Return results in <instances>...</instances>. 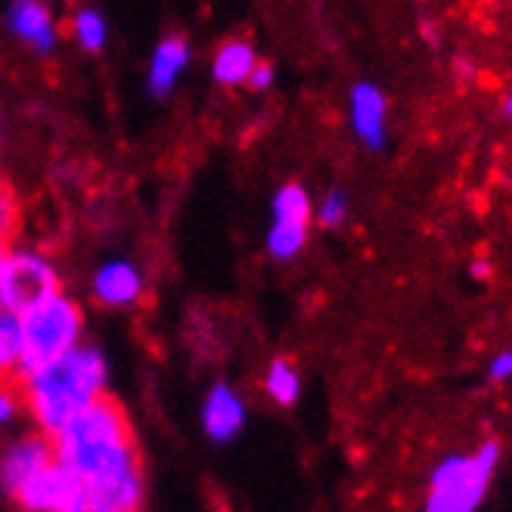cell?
Here are the masks:
<instances>
[{
    "label": "cell",
    "mask_w": 512,
    "mask_h": 512,
    "mask_svg": "<svg viewBox=\"0 0 512 512\" xmlns=\"http://www.w3.org/2000/svg\"><path fill=\"white\" fill-rule=\"evenodd\" d=\"M56 460L87 491V512H134L143 503V463L122 404L109 395L53 432Z\"/></svg>",
    "instance_id": "obj_1"
},
{
    "label": "cell",
    "mask_w": 512,
    "mask_h": 512,
    "mask_svg": "<svg viewBox=\"0 0 512 512\" xmlns=\"http://www.w3.org/2000/svg\"><path fill=\"white\" fill-rule=\"evenodd\" d=\"M106 357L94 345H75L16 379L22 407L47 435L59 432L75 413L106 395Z\"/></svg>",
    "instance_id": "obj_2"
},
{
    "label": "cell",
    "mask_w": 512,
    "mask_h": 512,
    "mask_svg": "<svg viewBox=\"0 0 512 512\" xmlns=\"http://www.w3.org/2000/svg\"><path fill=\"white\" fill-rule=\"evenodd\" d=\"M19 326H22L19 376H25L28 370H35V367L47 364V360L81 345L84 314L78 308V301L59 289V292L35 301L32 308L19 311Z\"/></svg>",
    "instance_id": "obj_3"
},
{
    "label": "cell",
    "mask_w": 512,
    "mask_h": 512,
    "mask_svg": "<svg viewBox=\"0 0 512 512\" xmlns=\"http://www.w3.org/2000/svg\"><path fill=\"white\" fill-rule=\"evenodd\" d=\"M500 463V444H481L472 457H447L432 472L429 512H472L485 500L488 481Z\"/></svg>",
    "instance_id": "obj_4"
},
{
    "label": "cell",
    "mask_w": 512,
    "mask_h": 512,
    "mask_svg": "<svg viewBox=\"0 0 512 512\" xmlns=\"http://www.w3.org/2000/svg\"><path fill=\"white\" fill-rule=\"evenodd\" d=\"M53 292H59V270L50 255L38 249H13L0 277V305L19 314Z\"/></svg>",
    "instance_id": "obj_5"
},
{
    "label": "cell",
    "mask_w": 512,
    "mask_h": 512,
    "mask_svg": "<svg viewBox=\"0 0 512 512\" xmlns=\"http://www.w3.org/2000/svg\"><path fill=\"white\" fill-rule=\"evenodd\" d=\"M13 500L28 512H87V491L81 478L56 457L28 478Z\"/></svg>",
    "instance_id": "obj_6"
},
{
    "label": "cell",
    "mask_w": 512,
    "mask_h": 512,
    "mask_svg": "<svg viewBox=\"0 0 512 512\" xmlns=\"http://www.w3.org/2000/svg\"><path fill=\"white\" fill-rule=\"evenodd\" d=\"M90 292L103 308H131L146 292L143 270L128 258H112L100 264L90 277Z\"/></svg>",
    "instance_id": "obj_7"
},
{
    "label": "cell",
    "mask_w": 512,
    "mask_h": 512,
    "mask_svg": "<svg viewBox=\"0 0 512 512\" xmlns=\"http://www.w3.org/2000/svg\"><path fill=\"white\" fill-rule=\"evenodd\" d=\"M56 457L53 450V438L47 432H35V435H25L19 441H13L4 457H0V491L7 497H13L28 478H32L41 466H47Z\"/></svg>",
    "instance_id": "obj_8"
},
{
    "label": "cell",
    "mask_w": 512,
    "mask_h": 512,
    "mask_svg": "<svg viewBox=\"0 0 512 512\" xmlns=\"http://www.w3.org/2000/svg\"><path fill=\"white\" fill-rule=\"evenodd\" d=\"M246 419H249V407L233 385L218 382L208 388V395L202 401V429L215 444L236 441L239 432L246 429Z\"/></svg>",
    "instance_id": "obj_9"
},
{
    "label": "cell",
    "mask_w": 512,
    "mask_h": 512,
    "mask_svg": "<svg viewBox=\"0 0 512 512\" xmlns=\"http://www.w3.org/2000/svg\"><path fill=\"white\" fill-rule=\"evenodd\" d=\"M7 28L10 35L28 44L35 53L47 56L59 44V25L47 0H10L7 7Z\"/></svg>",
    "instance_id": "obj_10"
},
{
    "label": "cell",
    "mask_w": 512,
    "mask_h": 512,
    "mask_svg": "<svg viewBox=\"0 0 512 512\" xmlns=\"http://www.w3.org/2000/svg\"><path fill=\"white\" fill-rule=\"evenodd\" d=\"M385 118H388V103L382 90L370 81L354 84L351 87V128L367 149L385 146V137H388Z\"/></svg>",
    "instance_id": "obj_11"
},
{
    "label": "cell",
    "mask_w": 512,
    "mask_h": 512,
    "mask_svg": "<svg viewBox=\"0 0 512 512\" xmlns=\"http://www.w3.org/2000/svg\"><path fill=\"white\" fill-rule=\"evenodd\" d=\"M190 41L180 35H168L165 41H159V47L149 56V69H146V90L153 97H168L177 87L180 75L190 66Z\"/></svg>",
    "instance_id": "obj_12"
},
{
    "label": "cell",
    "mask_w": 512,
    "mask_h": 512,
    "mask_svg": "<svg viewBox=\"0 0 512 512\" xmlns=\"http://www.w3.org/2000/svg\"><path fill=\"white\" fill-rule=\"evenodd\" d=\"M258 63V50L252 41L246 38H230L224 41L218 50H215V59H212V78L224 87H239L246 84V78L252 75Z\"/></svg>",
    "instance_id": "obj_13"
},
{
    "label": "cell",
    "mask_w": 512,
    "mask_h": 512,
    "mask_svg": "<svg viewBox=\"0 0 512 512\" xmlns=\"http://www.w3.org/2000/svg\"><path fill=\"white\" fill-rule=\"evenodd\" d=\"M22 367V326L19 314L0 305V382H16Z\"/></svg>",
    "instance_id": "obj_14"
},
{
    "label": "cell",
    "mask_w": 512,
    "mask_h": 512,
    "mask_svg": "<svg viewBox=\"0 0 512 512\" xmlns=\"http://www.w3.org/2000/svg\"><path fill=\"white\" fill-rule=\"evenodd\" d=\"M264 391L280 407H292L301 398V373L289 357L270 360V367L264 373Z\"/></svg>",
    "instance_id": "obj_15"
},
{
    "label": "cell",
    "mask_w": 512,
    "mask_h": 512,
    "mask_svg": "<svg viewBox=\"0 0 512 512\" xmlns=\"http://www.w3.org/2000/svg\"><path fill=\"white\" fill-rule=\"evenodd\" d=\"M270 215L274 221H289V224H311L314 218V205H311V193L301 184H286L274 193V202H270Z\"/></svg>",
    "instance_id": "obj_16"
},
{
    "label": "cell",
    "mask_w": 512,
    "mask_h": 512,
    "mask_svg": "<svg viewBox=\"0 0 512 512\" xmlns=\"http://www.w3.org/2000/svg\"><path fill=\"white\" fill-rule=\"evenodd\" d=\"M72 38L81 50L100 53L109 41V25L97 7H78L72 13Z\"/></svg>",
    "instance_id": "obj_17"
},
{
    "label": "cell",
    "mask_w": 512,
    "mask_h": 512,
    "mask_svg": "<svg viewBox=\"0 0 512 512\" xmlns=\"http://www.w3.org/2000/svg\"><path fill=\"white\" fill-rule=\"evenodd\" d=\"M308 243V224L274 221L267 230V255L274 261H292Z\"/></svg>",
    "instance_id": "obj_18"
},
{
    "label": "cell",
    "mask_w": 512,
    "mask_h": 512,
    "mask_svg": "<svg viewBox=\"0 0 512 512\" xmlns=\"http://www.w3.org/2000/svg\"><path fill=\"white\" fill-rule=\"evenodd\" d=\"M19 221H22V205L16 193L7 184H0V236L13 239L19 230Z\"/></svg>",
    "instance_id": "obj_19"
},
{
    "label": "cell",
    "mask_w": 512,
    "mask_h": 512,
    "mask_svg": "<svg viewBox=\"0 0 512 512\" xmlns=\"http://www.w3.org/2000/svg\"><path fill=\"white\" fill-rule=\"evenodd\" d=\"M317 218L323 227H342L348 218V196L342 190H329L326 199L317 208Z\"/></svg>",
    "instance_id": "obj_20"
},
{
    "label": "cell",
    "mask_w": 512,
    "mask_h": 512,
    "mask_svg": "<svg viewBox=\"0 0 512 512\" xmlns=\"http://www.w3.org/2000/svg\"><path fill=\"white\" fill-rule=\"evenodd\" d=\"M19 410H22L19 388L10 385V382H4V385H0V426L13 423V419L19 416Z\"/></svg>",
    "instance_id": "obj_21"
},
{
    "label": "cell",
    "mask_w": 512,
    "mask_h": 512,
    "mask_svg": "<svg viewBox=\"0 0 512 512\" xmlns=\"http://www.w3.org/2000/svg\"><path fill=\"white\" fill-rule=\"evenodd\" d=\"M246 84L252 90H258V94H261V90H270V84H274V66H267V63H261V59H258L252 75L246 78Z\"/></svg>",
    "instance_id": "obj_22"
},
{
    "label": "cell",
    "mask_w": 512,
    "mask_h": 512,
    "mask_svg": "<svg viewBox=\"0 0 512 512\" xmlns=\"http://www.w3.org/2000/svg\"><path fill=\"white\" fill-rule=\"evenodd\" d=\"M491 379H497V382L512 379V351H503L491 360Z\"/></svg>",
    "instance_id": "obj_23"
},
{
    "label": "cell",
    "mask_w": 512,
    "mask_h": 512,
    "mask_svg": "<svg viewBox=\"0 0 512 512\" xmlns=\"http://www.w3.org/2000/svg\"><path fill=\"white\" fill-rule=\"evenodd\" d=\"M13 246H10V239L0 236V277H4V267H7V258H10Z\"/></svg>",
    "instance_id": "obj_24"
},
{
    "label": "cell",
    "mask_w": 512,
    "mask_h": 512,
    "mask_svg": "<svg viewBox=\"0 0 512 512\" xmlns=\"http://www.w3.org/2000/svg\"><path fill=\"white\" fill-rule=\"evenodd\" d=\"M472 274H475L478 280L491 277V264H488V261H475V264H472Z\"/></svg>",
    "instance_id": "obj_25"
},
{
    "label": "cell",
    "mask_w": 512,
    "mask_h": 512,
    "mask_svg": "<svg viewBox=\"0 0 512 512\" xmlns=\"http://www.w3.org/2000/svg\"><path fill=\"white\" fill-rule=\"evenodd\" d=\"M506 112L512 115V97H509V103H506Z\"/></svg>",
    "instance_id": "obj_26"
}]
</instances>
